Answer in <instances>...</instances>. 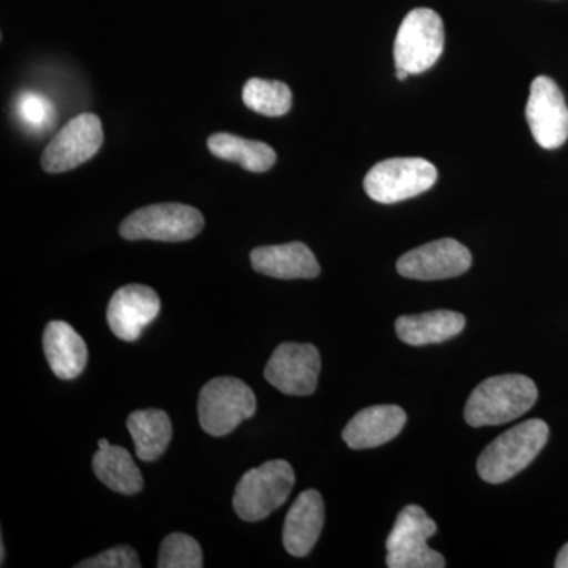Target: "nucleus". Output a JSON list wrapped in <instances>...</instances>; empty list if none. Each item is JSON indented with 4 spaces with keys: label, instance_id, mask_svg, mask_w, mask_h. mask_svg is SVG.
Here are the masks:
<instances>
[{
    "label": "nucleus",
    "instance_id": "a878e982",
    "mask_svg": "<svg viewBox=\"0 0 568 568\" xmlns=\"http://www.w3.org/2000/svg\"><path fill=\"white\" fill-rule=\"evenodd\" d=\"M556 568H568V544L560 549L555 562Z\"/></svg>",
    "mask_w": 568,
    "mask_h": 568
},
{
    "label": "nucleus",
    "instance_id": "393cba45",
    "mask_svg": "<svg viewBox=\"0 0 568 568\" xmlns=\"http://www.w3.org/2000/svg\"><path fill=\"white\" fill-rule=\"evenodd\" d=\"M77 568H140L138 552L132 547H114L100 552L91 559H84L74 566Z\"/></svg>",
    "mask_w": 568,
    "mask_h": 568
},
{
    "label": "nucleus",
    "instance_id": "412c9836",
    "mask_svg": "<svg viewBox=\"0 0 568 568\" xmlns=\"http://www.w3.org/2000/svg\"><path fill=\"white\" fill-rule=\"evenodd\" d=\"M209 151L219 159L241 164L252 173H265L276 162V153L271 145L261 141L245 140L230 133H215L209 138Z\"/></svg>",
    "mask_w": 568,
    "mask_h": 568
},
{
    "label": "nucleus",
    "instance_id": "6ab92c4d",
    "mask_svg": "<svg viewBox=\"0 0 568 568\" xmlns=\"http://www.w3.org/2000/svg\"><path fill=\"white\" fill-rule=\"evenodd\" d=\"M93 473L112 491L132 496L144 487L140 467L126 448L112 446L110 440H99V452L93 455Z\"/></svg>",
    "mask_w": 568,
    "mask_h": 568
},
{
    "label": "nucleus",
    "instance_id": "20e7f679",
    "mask_svg": "<svg viewBox=\"0 0 568 568\" xmlns=\"http://www.w3.org/2000/svg\"><path fill=\"white\" fill-rule=\"evenodd\" d=\"M256 413V396L237 377H215L200 394L197 416L207 435L222 437L233 433Z\"/></svg>",
    "mask_w": 568,
    "mask_h": 568
},
{
    "label": "nucleus",
    "instance_id": "5701e85b",
    "mask_svg": "<svg viewBox=\"0 0 568 568\" xmlns=\"http://www.w3.org/2000/svg\"><path fill=\"white\" fill-rule=\"evenodd\" d=\"M160 568H201L203 567V549L193 537L186 534H170L160 547Z\"/></svg>",
    "mask_w": 568,
    "mask_h": 568
},
{
    "label": "nucleus",
    "instance_id": "7ed1b4c3",
    "mask_svg": "<svg viewBox=\"0 0 568 568\" xmlns=\"http://www.w3.org/2000/svg\"><path fill=\"white\" fill-rule=\"evenodd\" d=\"M295 474L284 459H272L263 466L246 470L235 487L233 507L244 521L256 523L267 518L283 506L293 491Z\"/></svg>",
    "mask_w": 568,
    "mask_h": 568
},
{
    "label": "nucleus",
    "instance_id": "bb28decb",
    "mask_svg": "<svg viewBox=\"0 0 568 568\" xmlns=\"http://www.w3.org/2000/svg\"><path fill=\"white\" fill-rule=\"evenodd\" d=\"M407 77H409V73H407V71L396 69V78H398L399 81H405Z\"/></svg>",
    "mask_w": 568,
    "mask_h": 568
},
{
    "label": "nucleus",
    "instance_id": "aec40b11",
    "mask_svg": "<svg viewBox=\"0 0 568 568\" xmlns=\"http://www.w3.org/2000/svg\"><path fill=\"white\" fill-rule=\"evenodd\" d=\"M126 426L132 435L136 457L141 462H155L162 457L173 439V424L162 409L134 410L130 414Z\"/></svg>",
    "mask_w": 568,
    "mask_h": 568
},
{
    "label": "nucleus",
    "instance_id": "39448f33",
    "mask_svg": "<svg viewBox=\"0 0 568 568\" xmlns=\"http://www.w3.org/2000/svg\"><path fill=\"white\" fill-rule=\"evenodd\" d=\"M444 22L436 11H409L396 33L394 58L396 69L420 74L432 69L444 51Z\"/></svg>",
    "mask_w": 568,
    "mask_h": 568
},
{
    "label": "nucleus",
    "instance_id": "9d476101",
    "mask_svg": "<svg viewBox=\"0 0 568 568\" xmlns=\"http://www.w3.org/2000/svg\"><path fill=\"white\" fill-rule=\"evenodd\" d=\"M526 119L540 148L551 151L568 140V106L551 78L537 77L530 84Z\"/></svg>",
    "mask_w": 568,
    "mask_h": 568
},
{
    "label": "nucleus",
    "instance_id": "f8f14e48",
    "mask_svg": "<svg viewBox=\"0 0 568 568\" xmlns=\"http://www.w3.org/2000/svg\"><path fill=\"white\" fill-rule=\"evenodd\" d=\"M320 373L321 355L315 346L283 343L272 354L264 376L284 395L308 396L316 390Z\"/></svg>",
    "mask_w": 568,
    "mask_h": 568
},
{
    "label": "nucleus",
    "instance_id": "1a4fd4ad",
    "mask_svg": "<svg viewBox=\"0 0 568 568\" xmlns=\"http://www.w3.org/2000/svg\"><path fill=\"white\" fill-rule=\"evenodd\" d=\"M103 144V126L95 114L71 119L44 149L41 166L47 173H67L93 159Z\"/></svg>",
    "mask_w": 568,
    "mask_h": 568
},
{
    "label": "nucleus",
    "instance_id": "f3484780",
    "mask_svg": "<svg viewBox=\"0 0 568 568\" xmlns=\"http://www.w3.org/2000/svg\"><path fill=\"white\" fill-rule=\"evenodd\" d=\"M43 349L52 373L63 381L80 376L88 365V346L84 339L63 321H52L47 325Z\"/></svg>",
    "mask_w": 568,
    "mask_h": 568
},
{
    "label": "nucleus",
    "instance_id": "b1692460",
    "mask_svg": "<svg viewBox=\"0 0 568 568\" xmlns=\"http://www.w3.org/2000/svg\"><path fill=\"white\" fill-rule=\"evenodd\" d=\"M18 114L31 129H43L54 119V108L47 97L36 92H24L18 99Z\"/></svg>",
    "mask_w": 568,
    "mask_h": 568
},
{
    "label": "nucleus",
    "instance_id": "2eb2a0df",
    "mask_svg": "<svg viewBox=\"0 0 568 568\" xmlns=\"http://www.w3.org/2000/svg\"><path fill=\"white\" fill-rule=\"evenodd\" d=\"M406 418L405 410L399 406L366 407L351 418L343 429V440L354 450L384 446L402 433Z\"/></svg>",
    "mask_w": 568,
    "mask_h": 568
},
{
    "label": "nucleus",
    "instance_id": "4468645a",
    "mask_svg": "<svg viewBox=\"0 0 568 568\" xmlns=\"http://www.w3.org/2000/svg\"><path fill=\"white\" fill-rule=\"evenodd\" d=\"M324 528V500L316 489H306L287 511L283 545L290 555L304 558L315 548Z\"/></svg>",
    "mask_w": 568,
    "mask_h": 568
},
{
    "label": "nucleus",
    "instance_id": "dca6fc26",
    "mask_svg": "<svg viewBox=\"0 0 568 568\" xmlns=\"http://www.w3.org/2000/svg\"><path fill=\"white\" fill-rule=\"evenodd\" d=\"M254 271L280 280L316 278L321 274L315 254L302 242L260 246L250 254Z\"/></svg>",
    "mask_w": 568,
    "mask_h": 568
},
{
    "label": "nucleus",
    "instance_id": "9b49d317",
    "mask_svg": "<svg viewBox=\"0 0 568 568\" xmlns=\"http://www.w3.org/2000/svg\"><path fill=\"white\" fill-rule=\"evenodd\" d=\"M473 265V254L455 239H440L410 250L399 257L396 271L402 276L422 282L455 278Z\"/></svg>",
    "mask_w": 568,
    "mask_h": 568
},
{
    "label": "nucleus",
    "instance_id": "ddd939ff",
    "mask_svg": "<svg viewBox=\"0 0 568 568\" xmlns=\"http://www.w3.org/2000/svg\"><path fill=\"white\" fill-rule=\"evenodd\" d=\"M162 302L152 287L126 284L115 291L108 304L106 320L112 334L123 342H134L160 315Z\"/></svg>",
    "mask_w": 568,
    "mask_h": 568
},
{
    "label": "nucleus",
    "instance_id": "a211bd4d",
    "mask_svg": "<svg viewBox=\"0 0 568 568\" xmlns=\"http://www.w3.org/2000/svg\"><path fill=\"white\" fill-rule=\"evenodd\" d=\"M466 317L450 310L402 316L396 320V335L409 346L439 345L462 334Z\"/></svg>",
    "mask_w": 568,
    "mask_h": 568
},
{
    "label": "nucleus",
    "instance_id": "0eeeda50",
    "mask_svg": "<svg viewBox=\"0 0 568 568\" xmlns=\"http://www.w3.org/2000/svg\"><path fill=\"white\" fill-rule=\"evenodd\" d=\"M203 213L192 205L164 203L148 205L126 216L121 235L126 241L183 242L203 231Z\"/></svg>",
    "mask_w": 568,
    "mask_h": 568
},
{
    "label": "nucleus",
    "instance_id": "f257e3e1",
    "mask_svg": "<svg viewBox=\"0 0 568 568\" xmlns=\"http://www.w3.org/2000/svg\"><path fill=\"white\" fill-rule=\"evenodd\" d=\"M538 390L528 376L503 375L488 377L478 384L467 399L465 418L470 426L508 424L525 416L536 405Z\"/></svg>",
    "mask_w": 568,
    "mask_h": 568
},
{
    "label": "nucleus",
    "instance_id": "6e6552de",
    "mask_svg": "<svg viewBox=\"0 0 568 568\" xmlns=\"http://www.w3.org/2000/svg\"><path fill=\"white\" fill-rule=\"evenodd\" d=\"M437 181L435 164L417 156L388 159L366 174L365 192L381 204H395L428 192Z\"/></svg>",
    "mask_w": 568,
    "mask_h": 568
},
{
    "label": "nucleus",
    "instance_id": "423d86ee",
    "mask_svg": "<svg viewBox=\"0 0 568 568\" xmlns=\"http://www.w3.org/2000/svg\"><path fill=\"white\" fill-rule=\"evenodd\" d=\"M437 532V525L424 508L407 506L399 511L386 541L387 567L443 568L446 559L426 545Z\"/></svg>",
    "mask_w": 568,
    "mask_h": 568
},
{
    "label": "nucleus",
    "instance_id": "f03ea898",
    "mask_svg": "<svg viewBox=\"0 0 568 568\" xmlns=\"http://www.w3.org/2000/svg\"><path fill=\"white\" fill-rule=\"evenodd\" d=\"M548 437V425L538 418L514 426L481 452L478 476L493 485L510 480L536 459L547 446Z\"/></svg>",
    "mask_w": 568,
    "mask_h": 568
},
{
    "label": "nucleus",
    "instance_id": "4be33fe9",
    "mask_svg": "<svg viewBox=\"0 0 568 568\" xmlns=\"http://www.w3.org/2000/svg\"><path fill=\"white\" fill-rule=\"evenodd\" d=\"M242 99L246 108L267 118L287 114L293 106V93L284 82L260 80V78L246 81Z\"/></svg>",
    "mask_w": 568,
    "mask_h": 568
}]
</instances>
